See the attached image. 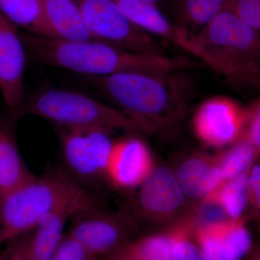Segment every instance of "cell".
I'll use <instances>...</instances> for the list:
<instances>
[{"instance_id": "cell-1", "label": "cell", "mask_w": 260, "mask_h": 260, "mask_svg": "<svg viewBox=\"0 0 260 260\" xmlns=\"http://www.w3.org/2000/svg\"><path fill=\"white\" fill-rule=\"evenodd\" d=\"M26 50L42 64L58 67L85 76H108L121 73L169 75L196 66L185 57L150 55L126 50L98 40L70 42L21 34Z\"/></svg>"}, {"instance_id": "cell-2", "label": "cell", "mask_w": 260, "mask_h": 260, "mask_svg": "<svg viewBox=\"0 0 260 260\" xmlns=\"http://www.w3.org/2000/svg\"><path fill=\"white\" fill-rule=\"evenodd\" d=\"M93 198L62 171L31 179L0 198V244L32 232L47 214Z\"/></svg>"}, {"instance_id": "cell-3", "label": "cell", "mask_w": 260, "mask_h": 260, "mask_svg": "<svg viewBox=\"0 0 260 260\" xmlns=\"http://www.w3.org/2000/svg\"><path fill=\"white\" fill-rule=\"evenodd\" d=\"M146 73H121L108 76H85L98 90L145 131L164 124L180 107L179 92L165 76Z\"/></svg>"}, {"instance_id": "cell-4", "label": "cell", "mask_w": 260, "mask_h": 260, "mask_svg": "<svg viewBox=\"0 0 260 260\" xmlns=\"http://www.w3.org/2000/svg\"><path fill=\"white\" fill-rule=\"evenodd\" d=\"M197 37L214 71L236 83L260 82V36L237 15L223 10Z\"/></svg>"}, {"instance_id": "cell-5", "label": "cell", "mask_w": 260, "mask_h": 260, "mask_svg": "<svg viewBox=\"0 0 260 260\" xmlns=\"http://www.w3.org/2000/svg\"><path fill=\"white\" fill-rule=\"evenodd\" d=\"M20 114H31L57 124L68 131L116 130L142 131L139 123L120 109L84 94L49 88L34 94L20 107Z\"/></svg>"}, {"instance_id": "cell-6", "label": "cell", "mask_w": 260, "mask_h": 260, "mask_svg": "<svg viewBox=\"0 0 260 260\" xmlns=\"http://www.w3.org/2000/svg\"><path fill=\"white\" fill-rule=\"evenodd\" d=\"M95 39L126 50L168 56L160 42L135 25L115 0H73Z\"/></svg>"}, {"instance_id": "cell-7", "label": "cell", "mask_w": 260, "mask_h": 260, "mask_svg": "<svg viewBox=\"0 0 260 260\" xmlns=\"http://www.w3.org/2000/svg\"><path fill=\"white\" fill-rule=\"evenodd\" d=\"M68 235L94 256L107 257L127 244L126 230L121 219L99 207L71 218Z\"/></svg>"}, {"instance_id": "cell-8", "label": "cell", "mask_w": 260, "mask_h": 260, "mask_svg": "<svg viewBox=\"0 0 260 260\" xmlns=\"http://www.w3.org/2000/svg\"><path fill=\"white\" fill-rule=\"evenodd\" d=\"M65 131L63 155L70 170L85 181L106 177L114 146L110 134L99 130Z\"/></svg>"}, {"instance_id": "cell-9", "label": "cell", "mask_w": 260, "mask_h": 260, "mask_svg": "<svg viewBox=\"0 0 260 260\" xmlns=\"http://www.w3.org/2000/svg\"><path fill=\"white\" fill-rule=\"evenodd\" d=\"M249 114L226 97L205 101L195 114L194 125L198 137L213 146L232 143L240 135Z\"/></svg>"}, {"instance_id": "cell-10", "label": "cell", "mask_w": 260, "mask_h": 260, "mask_svg": "<svg viewBox=\"0 0 260 260\" xmlns=\"http://www.w3.org/2000/svg\"><path fill=\"white\" fill-rule=\"evenodd\" d=\"M25 50L18 28L0 12V93L12 109L21 107L25 99Z\"/></svg>"}, {"instance_id": "cell-11", "label": "cell", "mask_w": 260, "mask_h": 260, "mask_svg": "<svg viewBox=\"0 0 260 260\" xmlns=\"http://www.w3.org/2000/svg\"><path fill=\"white\" fill-rule=\"evenodd\" d=\"M151 167V156L145 143L128 138L114 143L106 177L120 187H135L141 185Z\"/></svg>"}, {"instance_id": "cell-12", "label": "cell", "mask_w": 260, "mask_h": 260, "mask_svg": "<svg viewBox=\"0 0 260 260\" xmlns=\"http://www.w3.org/2000/svg\"><path fill=\"white\" fill-rule=\"evenodd\" d=\"M198 238L210 260H243L252 249L250 233L239 219L210 224L200 231Z\"/></svg>"}, {"instance_id": "cell-13", "label": "cell", "mask_w": 260, "mask_h": 260, "mask_svg": "<svg viewBox=\"0 0 260 260\" xmlns=\"http://www.w3.org/2000/svg\"><path fill=\"white\" fill-rule=\"evenodd\" d=\"M99 207L95 198L66 205L47 214L30 233L29 246L34 260H51L63 238L68 220L80 212Z\"/></svg>"}, {"instance_id": "cell-14", "label": "cell", "mask_w": 260, "mask_h": 260, "mask_svg": "<svg viewBox=\"0 0 260 260\" xmlns=\"http://www.w3.org/2000/svg\"><path fill=\"white\" fill-rule=\"evenodd\" d=\"M184 202V192L177 176L167 168L152 169L142 183L139 203L145 213H169Z\"/></svg>"}, {"instance_id": "cell-15", "label": "cell", "mask_w": 260, "mask_h": 260, "mask_svg": "<svg viewBox=\"0 0 260 260\" xmlns=\"http://www.w3.org/2000/svg\"><path fill=\"white\" fill-rule=\"evenodd\" d=\"M44 14L56 38L70 42L96 40L73 0H41Z\"/></svg>"}, {"instance_id": "cell-16", "label": "cell", "mask_w": 260, "mask_h": 260, "mask_svg": "<svg viewBox=\"0 0 260 260\" xmlns=\"http://www.w3.org/2000/svg\"><path fill=\"white\" fill-rule=\"evenodd\" d=\"M19 153L11 121L0 122V198L34 177Z\"/></svg>"}, {"instance_id": "cell-17", "label": "cell", "mask_w": 260, "mask_h": 260, "mask_svg": "<svg viewBox=\"0 0 260 260\" xmlns=\"http://www.w3.org/2000/svg\"><path fill=\"white\" fill-rule=\"evenodd\" d=\"M0 12L27 34L57 39L48 23L41 0H0Z\"/></svg>"}, {"instance_id": "cell-18", "label": "cell", "mask_w": 260, "mask_h": 260, "mask_svg": "<svg viewBox=\"0 0 260 260\" xmlns=\"http://www.w3.org/2000/svg\"><path fill=\"white\" fill-rule=\"evenodd\" d=\"M177 177L184 194L194 199L210 194L223 181L220 168L210 167L199 158L189 159L181 164Z\"/></svg>"}, {"instance_id": "cell-19", "label": "cell", "mask_w": 260, "mask_h": 260, "mask_svg": "<svg viewBox=\"0 0 260 260\" xmlns=\"http://www.w3.org/2000/svg\"><path fill=\"white\" fill-rule=\"evenodd\" d=\"M180 236H151L128 242L124 249L139 260H173L174 245Z\"/></svg>"}, {"instance_id": "cell-20", "label": "cell", "mask_w": 260, "mask_h": 260, "mask_svg": "<svg viewBox=\"0 0 260 260\" xmlns=\"http://www.w3.org/2000/svg\"><path fill=\"white\" fill-rule=\"evenodd\" d=\"M219 203L224 211L232 218L238 220L246 208L249 200V175L244 173L228 181L219 193Z\"/></svg>"}, {"instance_id": "cell-21", "label": "cell", "mask_w": 260, "mask_h": 260, "mask_svg": "<svg viewBox=\"0 0 260 260\" xmlns=\"http://www.w3.org/2000/svg\"><path fill=\"white\" fill-rule=\"evenodd\" d=\"M256 148L247 138L240 140L226 153L220 168L223 181H230L247 172Z\"/></svg>"}, {"instance_id": "cell-22", "label": "cell", "mask_w": 260, "mask_h": 260, "mask_svg": "<svg viewBox=\"0 0 260 260\" xmlns=\"http://www.w3.org/2000/svg\"><path fill=\"white\" fill-rule=\"evenodd\" d=\"M186 21L195 26L208 25L225 8V0H183Z\"/></svg>"}, {"instance_id": "cell-23", "label": "cell", "mask_w": 260, "mask_h": 260, "mask_svg": "<svg viewBox=\"0 0 260 260\" xmlns=\"http://www.w3.org/2000/svg\"><path fill=\"white\" fill-rule=\"evenodd\" d=\"M225 10L237 15L256 31L260 30V0H225Z\"/></svg>"}, {"instance_id": "cell-24", "label": "cell", "mask_w": 260, "mask_h": 260, "mask_svg": "<svg viewBox=\"0 0 260 260\" xmlns=\"http://www.w3.org/2000/svg\"><path fill=\"white\" fill-rule=\"evenodd\" d=\"M51 260H99L92 256L81 244L65 234Z\"/></svg>"}, {"instance_id": "cell-25", "label": "cell", "mask_w": 260, "mask_h": 260, "mask_svg": "<svg viewBox=\"0 0 260 260\" xmlns=\"http://www.w3.org/2000/svg\"><path fill=\"white\" fill-rule=\"evenodd\" d=\"M30 232L8 242L0 253V260H34L29 246Z\"/></svg>"}, {"instance_id": "cell-26", "label": "cell", "mask_w": 260, "mask_h": 260, "mask_svg": "<svg viewBox=\"0 0 260 260\" xmlns=\"http://www.w3.org/2000/svg\"><path fill=\"white\" fill-rule=\"evenodd\" d=\"M173 260H210L198 247L189 241L179 238L174 245Z\"/></svg>"}, {"instance_id": "cell-27", "label": "cell", "mask_w": 260, "mask_h": 260, "mask_svg": "<svg viewBox=\"0 0 260 260\" xmlns=\"http://www.w3.org/2000/svg\"><path fill=\"white\" fill-rule=\"evenodd\" d=\"M249 126L246 138L252 143L256 150H260V102L253 112L249 114Z\"/></svg>"}, {"instance_id": "cell-28", "label": "cell", "mask_w": 260, "mask_h": 260, "mask_svg": "<svg viewBox=\"0 0 260 260\" xmlns=\"http://www.w3.org/2000/svg\"><path fill=\"white\" fill-rule=\"evenodd\" d=\"M260 212V164L253 168L249 175V197Z\"/></svg>"}, {"instance_id": "cell-29", "label": "cell", "mask_w": 260, "mask_h": 260, "mask_svg": "<svg viewBox=\"0 0 260 260\" xmlns=\"http://www.w3.org/2000/svg\"><path fill=\"white\" fill-rule=\"evenodd\" d=\"M104 260H139L134 257L126 251L124 246L119 250L113 253L111 255L107 256Z\"/></svg>"}, {"instance_id": "cell-30", "label": "cell", "mask_w": 260, "mask_h": 260, "mask_svg": "<svg viewBox=\"0 0 260 260\" xmlns=\"http://www.w3.org/2000/svg\"><path fill=\"white\" fill-rule=\"evenodd\" d=\"M248 260H260V249L254 251L252 254H251Z\"/></svg>"}, {"instance_id": "cell-31", "label": "cell", "mask_w": 260, "mask_h": 260, "mask_svg": "<svg viewBox=\"0 0 260 260\" xmlns=\"http://www.w3.org/2000/svg\"><path fill=\"white\" fill-rule=\"evenodd\" d=\"M139 1L145 2V3H150V4L155 5L159 0H139Z\"/></svg>"}]
</instances>
